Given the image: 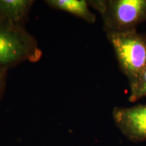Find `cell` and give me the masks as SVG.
Here are the masks:
<instances>
[{"label":"cell","instance_id":"obj_1","mask_svg":"<svg viewBox=\"0 0 146 146\" xmlns=\"http://www.w3.org/2000/svg\"><path fill=\"white\" fill-rule=\"evenodd\" d=\"M42 52L25 27L0 18V65L8 69L25 62H36Z\"/></svg>","mask_w":146,"mask_h":146},{"label":"cell","instance_id":"obj_2","mask_svg":"<svg viewBox=\"0 0 146 146\" xmlns=\"http://www.w3.org/2000/svg\"><path fill=\"white\" fill-rule=\"evenodd\" d=\"M89 6L102 16L106 33L135 30L146 21V0H92Z\"/></svg>","mask_w":146,"mask_h":146},{"label":"cell","instance_id":"obj_3","mask_svg":"<svg viewBox=\"0 0 146 146\" xmlns=\"http://www.w3.org/2000/svg\"><path fill=\"white\" fill-rule=\"evenodd\" d=\"M106 35L114 49L120 70L131 86L146 67V35L139 33L135 29L106 33Z\"/></svg>","mask_w":146,"mask_h":146},{"label":"cell","instance_id":"obj_4","mask_svg":"<svg viewBox=\"0 0 146 146\" xmlns=\"http://www.w3.org/2000/svg\"><path fill=\"white\" fill-rule=\"evenodd\" d=\"M112 116L116 127L131 141H146V104L113 108Z\"/></svg>","mask_w":146,"mask_h":146},{"label":"cell","instance_id":"obj_5","mask_svg":"<svg viewBox=\"0 0 146 146\" xmlns=\"http://www.w3.org/2000/svg\"><path fill=\"white\" fill-rule=\"evenodd\" d=\"M34 2L33 0H0V18L25 27Z\"/></svg>","mask_w":146,"mask_h":146},{"label":"cell","instance_id":"obj_6","mask_svg":"<svg viewBox=\"0 0 146 146\" xmlns=\"http://www.w3.org/2000/svg\"><path fill=\"white\" fill-rule=\"evenodd\" d=\"M45 2L50 8L68 12L88 23L96 21V16L89 10L88 1L85 0H47Z\"/></svg>","mask_w":146,"mask_h":146},{"label":"cell","instance_id":"obj_7","mask_svg":"<svg viewBox=\"0 0 146 146\" xmlns=\"http://www.w3.org/2000/svg\"><path fill=\"white\" fill-rule=\"evenodd\" d=\"M129 101L134 102L146 97V67L142 71L135 83L130 86Z\"/></svg>","mask_w":146,"mask_h":146},{"label":"cell","instance_id":"obj_8","mask_svg":"<svg viewBox=\"0 0 146 146\" xmlns=\"http://www.w3.org/2000/svg\"><path fill=\"white\" fill-rule=\"evenodd\" d=\"M8 69L0 65V100L2 99L6 87Z\"/></svg>","mask_w":146,"mask_h":146}]
</instances>
